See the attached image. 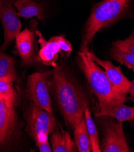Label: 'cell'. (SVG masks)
Listing matches in <instances>:
<instances>
[{"mask_svg":"<svg viewBox=\"0 0 134 152\" xmlns=\"http://www.w3.org/2000/svg\"><path fill=\"white\" fill-rule=\"evenodd\" d=\"M16 124L15 111L8 107L3 99H0V146L12 136Z\"/></svg>","mask_w":134,"mask_h":152,"instance_id":"obj_11","label":"cell"},{"mask_svg":"<svg viewBox=\"0 0 134 152\" xmlns=\"http://www.w3.org/2000/svg\"><path fill=\"white\" fill-rule=\"evenodd\" d=\"M16 49L24 65L30 66L35 63L36 48L35 30L25 29L16 38Z\"/></svg>","mask_w":134,"mask_h":152,"instance_id":"obj_8","label":"cell"},{"mask_svg":"<svg viewBox=\"0 0 134 152\" xmlns=\"http://www.w3.org/2000/svg\"><path fill=\"white\" fill-rule=\"evenodd\" d=\"M78 63L99 101V109L113 107L126 101V94L112 85L105 72L91 59L88 46H82L78 53Z\"/></svg>","mask_w":134,"mask_h":152,"instance_id":"obj_2","label":"cell"},{"mask_svg":"<svg viewBox=\"0 0 134 152\" xmlns=\"http://www.w3.org/2000/svg\"><path fill=\"white\" fill-rule=\"evenodd\" d=\"M129 0H103L92 9L86 23L82 46H88L95 34L121 16Z\"/></svg>","mask_w":134,"mask_h":152,"instance_id":"obj_3","label":"cell"},{"mask_svg":"<svg viewBox=\"0 0 134 152\" xmlns=\"http://www.w3.org/2000/svg\"><path fill=\"white\" fill-rule=\"evenodd\" d=\"M56 39L61 49L60 55L63 58L69 57L72 50L70 42L61 36H56Z\"/></svg>","mask_w":134,"mask_h":152,"instance_id":"obj_21","label":"cell"},{"mask_svg":"<svg viewBox=\"0 0 134 152\" xmlns=\"http://www.w3.org/2000/svg\"><path fill=\"white\" fill-rule=\"evenodd\" d=\"M14 0H0V20L4 28V42L1 47L6 50L20 33L21 24L13 4Z\"/></svg>","mask_w":134,"mask_h":152,"instance_id":"obj_7","label":"cell"},{"mask_svg":"<svg viewBox=\"0 0 134 152\" xmlns=\"http://www.w3.org/2000/svg\"><path fill=\"white\" fill-rule=\"evenodd\" d=\"M110 55L112 59L125 65L134 72V54L122 51L113 46L111 49Z\"/></svg>","mask_w":134,"mask_h":152,"instance_id":"obj_19","label":"cell"},{"mask_svg":"<svg viewBox=\"0 0 134 152\" xmlns=\"http://www.w3.org/2000/svg\"><path fill=\"white\" fill-rule=\"evenodd\" d=\"M90 55L91 59L96 64L101 66L105 69L107 78L114 87L125 94L129 93L131 81L123 75L120 66H115L109 61L102 60L99 58L91 51L90 52Z\"/></svg>","mask_w":134,"mask_h":152,"instance_id":"obj_9","label":"cell"},{"mask_svg":"<svg viewBox=\"0 0 134 152\" xmlns=\"http://www.w3.org/2000/svg\"><path fill=\"white\" fill-rule=\"evenodd\" d=\"M96 115L98 117L109 116L114 118L120 122L130 121L134 119V107H129L123 103L113 107L99 109Z\"/></svg>","mask_w":134,"mask_h":152,"instance_id":"obj_14","label":"cell"},{"mask_svg":"<svg viewBox=\"0 0 134 152\" xmlns=\"http://www.w3.org/2000/svg\"><path fill=\"white\" fill-rule=\"evenodd\" d=\"M129 93L130 94V96L129 98V99L134 102V79L132 81H131V85L129 88Z\"/></svg>","mask_w":134,"mask_h":152,"instance_id":"obj_23","label":"cell"},{"mask_svg":"<svg viewBox=\"0 0 134 152\" xmlns=\"http://www.w3.org/2000/svg\"><path fill=\"white\" fill-rule=\"evenodd\" d=\"M14 6L17 9L18 17L26 19L36 17L39 20H43V9L42 6L33 0H16Z\"/></svg>","mask_w":134,"mask_h":152,"instance_id":"obj_13","label":"cell"},{"mask_svg":"<svg viewBox=\"0 0 134 152\" xmlns=\"http://www.w3.org/2000/svg\"><path fill=\"white\" fill-rule=\"evenodd\" d=\"M51 148L53 152L76 151L77 147L68 132L61 129V131L56 130L50 136Z\"/></svg>","mask_w":134,"mask_h":152,"instance_id":"obj_12","label":"cell"},{"mask_svg":"<svg viewBox=\"0 0 134 152\" xmlns=\"http://www.w3.org/2000/svg\"><path fill=\"white\" fill-rule=\"evenodd\" d=\"M36 35L38 38V42L41 47L36 56V61L46 66L56 67V61L61 54V49L57 44L56 36L47 41L39 30H36Z\"/></svg>","mask_w":134,"mask_h":152,"instance_id":"obj_10","label":"cell"},{"mask_svg":"<svg viewBox=\"0 0 134 152\" xmlns=\"http://www.w3.org/2000/svg\"><path fill=\"white\" fill-rule=\"evenodd\" d=\"M113 46L122 51L134 54V30L128 38L114 42Z\"/></svg>","mask_w":134,"mask_h":152,"instance_id":"obj_20","label":"cell"},{"mask_svg":"<svg viewBox=\"0 0 134 152\" xmlns=\"http://www.w3.org/2000/svg\"><path fill=\"white\" fill-rule=\"evenodd\" d=\"M3 99V97H2V96L0 95V99Z\"/></svg>","mask_w":134,"mask_h":152,"instance_id":"obj_24","label":"cell"},{"mask_svg":"<svg viewBox=\"0 0 134 152\" xmlns=\"http://www.w3.org/2000/svg\"><path fill=\"white\" fill-rule=\"evenodd\" d=\"M48 83L66 123L74 130L84 118L87 105L82 91L62 63H57L51 71Z\"/></svg>","mask_w":134,"mask_h":152,"instance_id":"obj_1","label":"cell"},{"mask_svg":"<svg viewBox=\"0 0 134 152\" xmlns=\"http://www.w3.org/2000/svg\"><path fill=\"white\" fill-rule=\"evenodd\" d=\"M84 118L86 125L87 131L90 139L91 144V151L93 152H101V148H100L98 132L97 130L96 126L93 119L90 110H89L88 104L85 106L84 109Z\"/></svg>","mask_w":134,"mask_h":152,"instance_id":"obj_17","label":"cell"},{"mask_svg":"<svg viewBox=\"0 0 134 152\" xmlns=\"http://www.w3.org/2000/svg\"><path fill=\"white\" fill-rule=\"evenodd\" d=\"M0 80L13 83L17 80L13 58L0 50Z\"/></svg>","mask_w":134,"mask_h":152,"instance_id":"obj_16","label":"cell"},{"mask_svg":"<svg viewBox=\"0 0 134 152\" xmlns=\"http://www.w3.org/2000/svg\"><path fill=\"white\" fill-rule=\"evenodd\" d=\"M104 120V136L101 151L103 152L131 151L126 142L123 122H115L109 116Z\"/></svg>","mask_w":134,"mask_h":152,"instance_id":"obj_6","label":"cell"},{"mask_svg":"<svg viewBox=\"0 0 134 152\" xmlns=\"http://www.w3.org/2000/svg\"><path fill=\"white\" fill-rule=\"evenodd\" d=\"M27 130L36 143L48 139V136L56 130L57 123L53 113H49L33 102L26 113Z\"/></svg>","mask_w":134,"mask_h":152,"instance_id":"obj_4","label":"cell"},{"mask_svg":"<svg viewBox=\"0 0 134 152\" xmlns=\"http://www.w3.org/2000/svg\"><path fill=\"white\" fill-rule=\"evenodd\" d=\"M36 146L39 148V151L41 152H52V148L50 145L48 139H46L44 141H39L36 143Z\"/></svg>","mask_w":134,"mask_h":152,"instance_id":"obj_22","label":"cell"},{"mask_svg":"<svg viewBox=\"0 0 134 152\" xmlns=\"http://www.w3.org/2000/svg\"><path fill=\"white\" fill-rule=\"evenodd\" d=\"M0 95L8 107H13L17 101V94L12 86V83L0 80Z\"/></svg>","mask_w":134,"mask_h":152,"instance_id":"obj_18","label":"cell"},{"mask_svg":"<svg viewBox=\"0 0 134 152\" xmlns=\"http://www.w3.org/2000/svg\"><path fill=\"white\" fill-rule=\"evenodd\" d=\"M51 71L34 73L28 77L27 94L28 98L42 109L53 113L48 80Z\"/></svg>","mask_w":134,"mask_h":152,"instance_id":"obj_5","label":"cell"},{"mask_svg":"<svg viewBox=\"0 0 134 152\" xmlns=\"http://www.w3.org/2000/svg\"><path fill=\"white\" fill-rule=\"evenodd\" d=\"M74 140L80 152L91 151V144L87 131L85 118H83L74 129Z\"/></svg>","mask_w":134,"mask_h":152,"instance_id":"obj_15","label":"cell"}]
</instances>
